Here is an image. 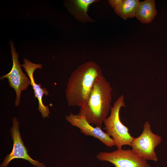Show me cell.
Listing matches in <instances>:
<instances>
[{"label": "cell", "instance_id": "1", "mask_svg": "<svg viewBox=\"0 0 167 167\" xmlns=\"http://www.w3.org/2000/svg\"><path fill=\"white\" fill-rule=\"evenodd\" d=\"M102 75L100 67L93 61L79 66L67 82L65 96L68 105L81 107L87 100L96 79Z\"/></svg>", "mask_w": 167, "mask_h": 167}, {"label": "cell", "instance_id": "2", "mask_svg": "<svg viewBox=\"0 0 167 167\" xmlns=\"http://www.w3.org/2000/svg\"><path fill=\"white\" fill-rule=\"evenodd\" d=\"M112 91L110 83L103 75L98 78L78 114L91 125L101 127L110 111Z\"/></svg>", "mask_w": 167, "mask_h": 167}, {"label": "cell", "instance_id": "3", "mask_svg": "<svg viewBox=\"0 0 167 167\" xmlns=\"http://www.w3.org/2000/svg\"><path fill=\"white\" fill-rule=\"evenodd\" d=\"M123 95L120 96L111 106L110 114L104 120V129L106 133L113 140L115 146L118 149L122 148V146H131L134 138L130 134L129 130L126 126L121 122L119 116L120 109L125 106Z\"/></svg>", "mask_w": 167, "mask_h": 167}, {"label": "cell", "instance_id": "4", "mask_svg": "<svg viewBox=\"0 0 167 167\" xmlns=\"http://www.w3.org/2000/svg\"><path fill=\"white\" fill-rule=\"evenodd\" d=\"M161 137L154 133L149 122L144 124L141 134L134 138L131 143L132 151L135 154L146 160L157 161L158 159L155 148L161 143Z\"/></svg>", "mask_w": 167, "mask_h": 167}, {"label": "cell", "instance_id": "5", "mask_svg": "<svg viewBox=\"0 0 167 167\" xmlns=\"http://www.w3.org/2000/svg\"><path fill=\"white\" fill-rule=\"evenodd\" d=\"M101 161H106L115 167H151L146 160L135 154L130 149H118L111 152H102L96 156Z\"/></svg>", "mask_w": 167, "mask_h": 167}, {"label": "cell", "instance_id": "6", "mask_svg": "<svg viewBox=\"0 0 167 167\" xmlns=\"http://www.w3.org/2000/svg\"><path fill=\"white\" fill-rule=\"evenodd\" d=\"M11 52L12 56L13 65L11 71L6 74L0 77L2 80L5 78L8 79L9 86L15 91L16 98L15 105H19L22 91L26 90L31 84V81L21 69V65L18 60L19 56L14 46L13 43L10 42Z\"/></svg>", "mask_w": 167, "mask_h": 167}, {"label": "cell", "instance_id": "7", "mask_svg": "<svg viewBox=\"0 0 167 167\" xmlns=\"http://www.w3.org/2000/svg\"><path fill=\"white\" fill-rule=\"evenodd\" d=\"M13 142L11 152L4 158L0 167H7L10 162L15 159H22L29 161L33 166L36 167H45L44 164L31 157L28 151L24 146L19 131V123L16 118H13V125L10 130Z\"/></svg>", "mask_w": 167, "mask_h": 167}, {"label": "cell", "instance_id": "8", "mask_svg": "<svg viewBox=\"0 0 167 167\" xmlns=\"http://www.w3.org/2000/svg\"><path fill=\"white\" fill-rule=\"evenodd\" d=\"M65 118L72 125L79 128L81 132L85 135L97 139L108 147L115 146L113 139L104 132L101 127H93L84 117L70 113L65 116Z\"/></svg>", "mask_w": 167, "mask_h": 167}, {"label": "cell", "instance_id": "9", "mask_svg": "<svg viewBox=\"0 0 167 167\" xmlns=\"http://www.w3.org/2000/svg\"><path fill=\"white\" fill-rule=\"evenodd\" d=\"M21 66L24 68L25 71L30 79V84L34 90V97L37 98L38 100V110L43 118H49V114L50 112L49 106L44 105L42 101L44 95L48 96L49 94V92L46 88H42L41 84H37L35 82L33 77L34 72L35 70L37 69H41L42 65L32 63L24 58V63Z\"/></svg>", "mask_w": 167, "mask_h": 167}, {"label": "cell", "instance_id": "10", "mask_svg": "<svg viewBox=\"0 0 167 167\" xmlns=\"http://www.w3.org/2000/svg\"><path fill=\"white\" fill-rule=\"evenodd\" d=\"M98 0H73L66 3L69 12L78 21L83 23H91L94 20L88 14L91 4L98 2Z\"/></svg>", "mask_w": 167, "mask_h": 167}, {"label": "cell", "instance_id": "11", "mask_svg": "<svg viewBox=\"0 0 167 167\" xmlns=\"http://www.w3.org/2000/svg\"><path fill=\"white\" fill-rule=\"evenodd\" d=\"M157 14L155 0H145L139 2L135 17L143 24H148L153 20Z\"/></svg>", "mask_w": 167, "mask_h": 167}, {"label": "cell", "instance_id": "12", "mask_svg": "<svg viewBox=\"0 0 167 167\" xmlns=\"http://www.w3.org/2000/svg\"><path fill=\"white\" fill-rule=\"evenodd\" d=\"M139 2V0H122V2L114 9V11L124 19L133 18L135 16Z\"/></svg>", "mask_w": 167, "mask_h": 167}, {"label": "cell", "instance_id": "13", "mask_svg": "<svg viewBox=\"0 0 167 167\" xmlns=\"http://www.w3.org/2000/svg\"><path fill=\"white\" fill-rule=\"evenodd\" d=\"M122 0H109L108 2L111 6L114 9L122 2Z\"/></svg>", "mask_w": 167, "mask_h": 167}]
</instances>
